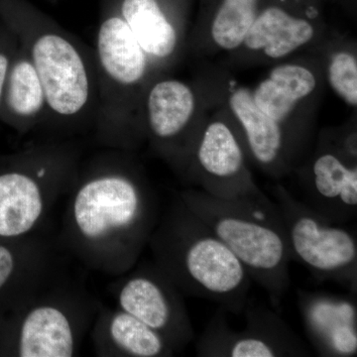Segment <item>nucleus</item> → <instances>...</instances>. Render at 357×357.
Returning a JSON list of instances; mask_svg holds the SVG:
<instances>
[{
    "instance_id": "obj_17",
    "label": "nucleus",
    "mask_w": 357,
    "mask_h": 357,
    "mask_svg": "<svg viewBox=\"0 0 357 357\" xmlns=\"http://www.w3.org/2000/svg\"><path fill=\"white\" fill-rule=\"evenodd\" d=\"M311 23L294 17L278 7H269L249 28L243 43L251 50H263L273 59L285 57L314 36Z\"/></svg>"
},
{
    "instance_id": "obj_9",
    "label": "nucleus",
    "mask_w": 357,
    "mask_h": 357,
    "mask_svg": "<svg viewBox=\"0 0 357 357\" xmlns=\"http://www.w3.org/2000/svg\"><path fill=\"white\" fill-rule=\"evenodd\" d=\"M246 326L234 331L227 323V311L218 307L196 342L197 356L292 357L310 356L304 342L291 330L279 312L265 307L245 309Z\"/></svg>"
},
{
    "instance_id": "obj_15",
    "label": "nucleus",
    "mask_w": 357,
    "mask_h": 357,
    "mask_svg": "<svg viewBox=\"0 0 357 357\" xmlns=\"http://www.w3.org/2000/svg\"><path fill=\"white\" fill-rule=\"evenodd\" d=\"M195 103L192 89L177 79L160 81L150 89L147 128L155 145L167 156H178V142L191 121Z\"/></svg>"
},
{
    "instance_id": "obj_24",
    "label": "nucleus",
    "mask_w": 357,
    "mask_h": 357,
    "mask_svg": "<svg viewBox=\"0 0 357 357\" xmlns=\"http://www.w3.org/2000/svg\"><path fill=\"white\" fill-rule=\"evenodd\" d=\"M9 66H10V58L6 53L0 51V100H1L2 93H3Z\"/></svg>"
},
{
    "instance_id": "obj_20",
    "label": "nucleus",
    "mask_w": 357,
    "mask_h": 357,
    "mask_svg": "<svg viewBox=\"0 0 357 357\" xmlns=\"http://www.w3.org/2000/svg\"><path fill=\"white\" fill-rule=\"evenodd\" d=\"M257 3L258 0H223L211 27L215 44L225 50L238 48L255 22Z\"/></svg>"
},
{
    "instance_id": "obj_10",
    "label": "nucleus",
    "mask_w": 357,
    "mask_h": 357,
    "mask_svg": "<svg viewBox=\"0 0 357 357\" xmlns=\"http://www.w3.org/2000/svg\"><path fill=\"white\" fill-rule=\"evenodd\" d=\"M58 243L40 232L0 241V319L63 274Z\"/></svg>"
},
{
    "instance_id": "obj_14",
    "label": "nucleus",
    "mask_w": 357,
    "mask_h": 357,
    "mask_svg": "<svg viewBox=\"0 0 357 357\" xmlns=\"http://www.w3.org/2000/svg\"><path fill=\"white\" fill-rule=\"evenodd\" d=\"M307 201L330 222L344 225L357 215V167L333 152L319 154L312 164Z\"/></svg>"
},
{
    "instance_id": "obj_8",
    "label": "nucleus",
    "mask_w": 357,
    "mask_h": 357,
    "mask_svg": "<svg viewBox=\"0 0 357 357\" xmlns=\"http://www.w3.org/2000/svg\"><path fill=\"white\" fill-rule=\"evenodd\" d=\"M116 307L153 328L177 352L195 340L184 295L154 262L136 264L109 286Z\"/></svg>"
},
{
    "instance_id": "obj_1",
    "label": "nucleus",
    "mask_w": 357,
    "mask_h": 357,
    "mask_svg": "<svg viewBox=\"0 0 357 357\" xmlns=\"http://www.w3.org/2000/svg\"><path fill=\"white\" fill-rule=\"evenodd\" d=\"M159 201L121 151L79 166L67 195L60 248L89 269L119 277L132 269L160 218Z\"/></svg>"
},
{
    "instance_id": "obj_16",
    "label": "nucleus",
    "mask_w": 357,
    "mask_h": 357,
    "mask_svg": "<svg viewBox=\"0 0 357 357\" xmlns=\"http://www.w3.org/2000/svg\"><path fill=\"white\" fill-rule=\"evenodd\" d=\"M1 100H4L11 122L21 131L44 123L47 100L41 79L24 49L9 66Z\"/></svg>"
},
{
    "instance_id": "obj_21",
    "label": "nucleus",
    "mask_w": 357,
    "mask_h": 357,
    "mask_svg": "<svg viewBox=\"0 0 357 357\" xmlns=\"http://www.w3.org/2000/svg\"><path fill=\"white\" fill-rule=\"evenodd\" d=\"M328 82L345 102L356 107L357 62L354 56L345 52L335 54L328 66Z\"/></svg>"
},
{
    "instance_id": "obj_23",
    "label": "nucleus",
    "mask_w": 357,
    "mask_h": 357,
    "mask_svg": "<svg viewBox=\"0 0 357 357\" xmlns=\"http://www.w3.org/2000/svg\"><path fill=\"white\" fill-rule=\"evenodd\" d=\"M252 96L258 109L278 123L285 121L297 105L270 77L259 84Z\"/></svg>"
},
{
    "instance_id": "obj_19",
    "label": "nucleus",
    "mask_w": 357,
    "mask_h": 357,
    "mask_svg": "<svg viewBox=\"0 0 357 357\" xmlns=\"http://www.w3.org/2000/svg\"><path fill=\"white\" fill-rule=\"evenodd\" d=\"M121 16L148 58L164 60L178 46V32L156 0H123Z\"/></svg>"
},
{
    "instance_id": "obj_5",
    "label": "nucleus",
    "mask_w": 357,
    "mask_h": 357,
    "mask_svg": "<svg viewBox=\"0 0 357 357\" xmlns=\"http://www.w3.org/2000/svg\"><path fill=\"white\" fill-rule=\"evenodd\" d=\"M81 153L72 142L40 143L0 166V241L40 232L76 180Z\"/></svg>"
},
{
    "instance_id": "obj_7",
    "label": "nucleus",
    "mask_w": 357,
    "mask_h": 357,
    "mask_svg": "<svg viewBox=\"0 0 357 357\" xmlns=\"http://www.w3.org/2000/svg\"><path fill=\"white\" fill-rule=\"evenodd\" d=\"M96 61L98 76V139L121 149V98L145 79L149 58L121 15L100 23L96 34Z\"/></svg>"
},
{
    "instance_id": "obj_3",
    "label": "nucleus",
    "mask_w": 357,
    "mask_h": 357,
    "mask_svg": "<svg viewBox=\"0 0 357 357\" xmlns=\"http://www.w3.org/2000/svg\"><path fill=\"white\" fill-rule=\"evenodd\" d=\"M178 197L234 252L280 312L292 258L276 203L268 197L223 199L199 191Z\"/></svg>"
},
{
    "instance_id": "obj_11",
    "label": "nucleus",
    "mask_w": 357,
    "mask_h": 357,
    "mask_svg": "<svg viewBox=\"0 0 357 357\" xmlns=\"http://www.w3.org/2000/svg\"><path fill=\"white\" fill-rule=\"evenodd\" d=\"M192 154L199 184L206 194L223 199L267 197L251 182L243 148L223 122H213L206 128Z\"/></svg>"
},
{
    "instance_id": "obj_18",
    "label": "nucleus",
    "mask_w": 357,
    "mask_h": 357,
    "mask_svg": "<svg viewBox=\"0 0 357 357\" xmlns=\"http://www.w3.org/2000/svg\"><path fill=\"white\" fill-rule=\"evenodd\" d=\"M230 107L245 131L253 158L266 169L275 170L283 157L285 139L280 123L258 109L252 93L239 89L230 96Z\"/></svg>"
},
{
    "instance_id": "obj_6",
    "label": "nucleus",
    "mask_w": 357,
    "mask_h": 357,
    "mask_svg": "<svg viewBox=\"0 0 357 357\" xmlns=\"http://www.w3.org/2000/svg\"><path fill=\"white\" fill-rule=\"evenodd\" d=\"M274 195L292 260L319 280L335 282L356 295V234L330 222L284 188H276Z\"/></svg>"
},
{
    "instance_id": "obj_4",
    "label": "nucleus",
    "mask_w": 357,
    "mask_h": 357,
    "mask_svg": "<svg viewBox=\"0 0 357 357\" xmlns=\"http://www.w3.org/2000/svg\"><path fill=\"white\" fill-rule=\"evenodd\" d=\"M98 305L61 275L0 319V356H77Z\"/></svg>"
},
{
    "instance_id": "obj_2",
    "label": "nucleus",
    "mask_w": 357,
    "mask_h": 357,
    "mask_svg": "<svg viewBox=\"0 0 357 357\" xmlns=\"http://www.w3.org/2000/svg\"><path fill=\"white\" fill-rule=\"evenodd\" d=\"M148 246L183 295L217 303L232 314L245 309L252 280L243 263L178 195L160 215Z\"/></svg>"
},
{
    "instance_id": "obj_22",
    "label": "nucleus",
    "mask_w": 357,
    "mask_h": 357,
    "mask_svg": "<svg viewBox=\"0 0 357 357\" xmlns=\"http://www.w3.org/2000/svg\"><path fill=\"white\" fill-rule=\"evenodd\" d=\"M270 79L284 95L297 103L311 95L316 88V77L311 70L299 65H282L271 70Z\"/></svg>"
},
{
    "instance_id": "obj_13",
    "label": "nucleus",
    "mask_w": 357,
    "mask_h": 357,
    "mask_svg": "<svg viewBox=\"0 0 357 357\" xmlns=\"http://www.w3.org/2000/svg\"><path fill=\"white\" fill-rule=\"evenodd\" d=\"M91 330L98 356L168 357L177 354L161 333L117 307L98 305Z\"/></svg>"
},
{
    "instance_id": "obj_12",
    "label": "nucleus",
    "mask_w": 357,
    "mask_h": 357,
    "mask_svg": "<svg viewBox=\"0 0 357 357\" xmlns=\"http://www.w3.org/2000/svg\"><path fill=\"white\" fill-rule=\"evenodd\" d=\"M298 306L307 338L319 356L357 354L356 295L297 292Z\"/></svg>"
}]
</instances>
